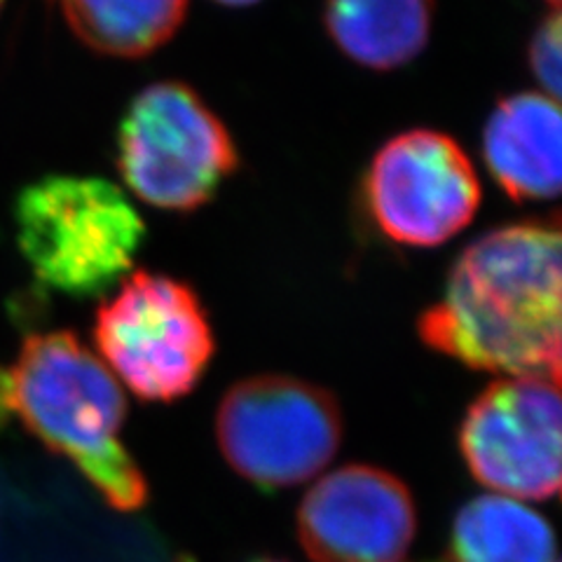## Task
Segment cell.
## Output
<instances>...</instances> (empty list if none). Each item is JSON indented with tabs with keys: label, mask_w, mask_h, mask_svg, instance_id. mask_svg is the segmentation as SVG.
Instances as JSON below:
<instances>
[{
	"label": "cell",
	"mask_w": 562,
	"mask_h": 562,
	"mask_svg": "<svg viewBox=\"0 0 562 562\" xmlns=\"http://www.w3.org/2000/svg\"><path fill=\"white\" fill-rule=\"evenodd\" d=\"M560 231L497 227L454 260L441 301L419 316L425 345L476 371L560 382Z\"/></svg>",
	"instance_id": "obj_1"
},
{
	"label": "cell",
	"mask_w": 562,
	"mask_h": 562,
	"mask_svg": "<svg viewBox=\"0 0 562 562\" xmlns=\"http://www.w3.org/2000/svg\"><path fill=\"white\" fill-rule=\"evenodd\" d=\"M10 406L117 512H136L148 483L120 431L127 401L115 375L68 330L26 338L10 368Z\"/></svg>",
	"instance_id": "obj_2"
},
{
	"label": "cell",
	"mask_w": 562,
	"mask_h": 562,
	"mask_svg": "<svg viewBox=\"0 0 562 562\" xmlns=\"http://www.w3.org/2000/svg\"><path fill=\"white\" fill-rule=\"evenodd\" d=\"M16 237L35 279L68 295H97L125 274L146 225L113 183L47 176L14 206Z\"/></svg>",
	"instance_id": "obj_3"
},
{
	"label": "cell",
	"mask_w": 562,
	"mask_h": 562,
	"mask_svg": "<svg viewBox=\"0 0 562 562\" xmlns=\"http://www.w3.org/2000/svg\"><path fill=\"white\" fill-rule=\"evenodd\" d=\"M237 146L218 115L183 82H155L122 120L117 167L138 200L192 211L237 169Z\"/></svg>",
	"instance_id": "obj_4"
},
{
	"label": "cell",
	"mask_w": 562,
	"mask_h": 562,
	"mask_svg": "<svg viewBox=\"0 0 562 562\" xmlns=\"http://www.w3.org/2000/svg\"><path fill=\"white\" fill-rule=\"evenodd\" d=\"M94 340L140 401H176L195 390L214 357V330L183 281L134 272L97 312Z\"/></svg>",
	"instance_id": "obj_5"
},
{
	"label": "cell",
	"mask_w": 562,
	"mask_h": 562,
	"mask_svg": "<svg viewBox=\"0 0 562 562\" xmlns=\"http://www.w3.org/2000/svg\"><path fill=\"white\" fill-rule=\"evenodd\" d=\"M216 438L239 476L284 490L314 479L336 457L342 415L322 386L289 375H256L221 398Z\"/></svg>",
	"instance_id": "obj_6"
},
{
	"label": "cell",
	"mask_w": 562,
	"mask_h": 562,
	"mask_svg": "<svg viewBox=\"0 0 562 562\" xmlns=\"http://www.w3.org/2000/svg\"><path fill=\"white\" fill-rule=\"evenodd\" d=\"M366 204L396 244L438 246L462 233L481 204V181L462 146L434 130H411L378 150Z\"/></svg>",
	"instance_id": "obj_7"
},
{
	"label": "cell",
	"mask_w": 562,
	"mask_h": 562,
	"mask_svg": "<svg viewBox=\"0 0 562 562\" xmlns=\"http://www.w3.org/2000/svg\"><path fill=\"white\" fill-rule=\"evenodd\" d=\"M560 394L543 378H504L471 403L460 450L473 479L512 499H549L560 487Z\"/></svg>",
	"instance_id": "obj_8"
},
{
	"label": "cell",
	"mask_w": 562,
	"mask_h": 562,
	"mask_svg": "<svg viewBox=\"0 0 562 562\" xmlns=\"http://www.w3.org/2000/svg\"><path fill=\"white\" fill-rule=\"evenodd\" d=\"M415 527L406 483L363 464L326 473L297 512V537L314 562H398Z\"/></svg>",
	"instance_id": "obj_9"
},
{
	"label": "cell",
	"mask_w": 562,
	"mask_h": 562,
	"mask_svg": "<svg viewBox=\"0 0 562 562\" xmlns=\"http://www.w3.org/2000/svg\"><path fill=\"white\" fill-rule=\"evenodd\" d=\"M560 105L543 92H520L492 111L483 153L490 173L514 200H551L560 192Z\"/></svg>",
	"instance_id": "obj_10"
},
{
	"label": "cell",
	"mask_w": 562,
	"mask_h": 562,
	"mask_svg": "<svg viewBox=\"0 0 562 562\" xmlns=\"http://www.w3.org/2000/svg\"><path fill=\"white\" fill-rule=\"evenodd\" d=\"M324 20L330 38L349 59L392 70L425 49L434 0H324Z\"/></svg>",
	"instance_id": "obj_11"
},
{
	"label": "cell",
	"mask_w": 562,
	"mask_h": 562,
	"mask_svg": "<svg viewBox=\"0 0 562 562\" xmlns=\"http://www.w3.org/2000/svg\"><path fill=\"white\" fill-rule=\"evenodd\" d=\"M553 553L547 518L512 497L471 499L452 525L454 562H555Z\"/></svg>",
	"instance_id": "obj_12"
},
{
	"label": "cell",
	"mask_w": 562,
	"mask_h": 562,
	"mask_svg": "<svg viewBox=\"0 0 562 562\" xmlns=\"http://www.w3.org/2000/svg\"><path fill=\"white\" fill-rule=\"evenodd\" d=\"M68 26L99 55L136 59L173 38L188 0H61Z\"/></svg>",
	"instance_id": "obj_13"
},
{
	"label": "cell",
	"mask_w": 562,
	"mask_h": 562,
	"mask_svg": "<svg viewBox=\"0 0 562 562\" xmlns=\"http://www.w3.org/2000/svg\"><path fill=\"white\" fill-rule=\"evenodd\" d=\"M560 14L553 12L537 29L530 45V68L543 87V94L558 101L560 94Z\"/></svg>",
	"instance_id": "obj_14"
},
{
	"label": "cell",
	"mask_w": 562,
	"mask_h": 562,
	"mask_svg": "<svg viewBox=\"0 0 562 562\" xmlns=\"http://www.w3.org/2000/svg\"><path fill=\"white\" fill-rule=\"evenodd\" d=\"M12 415L10 406V373L5 368H0V429L8 425V419Z\"/></svg>",
	"instance_id": "obj_15"
},
{
	"label": "cell",
	"mask_w": 562,
	"mask_h": 562,
	"mask_svg": "<svg viewBox=\"0 0 562 562\" xmlns=\"http://www.w3.org/2000/svg\"><path fill=\"white\" fill-rule=\"evenodd\" d=\"M216 3H223V5H251V3H258V0H216Z\"/></svg>",
	"instance_id": "obj_16"
},
{
	"label": "cell",
	"mask_w": 562,
	"mask_h": 562,
	"mask_svg": "<svg viewBox=\"0 0 562 562\" xmlns=\"http://www.w3.org/2000/svg\"><path fill=\"white\" fill-rule=\"evenodd\" d=\"M258 562H281V560H258Z\"/></svg>",
	"instance_id": "obj_17"
},
{
	"label": "cell",
	"mask_w": 562,
	"mask_h": 562,
	"mask_svg": "<svg viewBox=\"0 0 562 562\" xmlns=\"http://www.w3.org/2000/svg\"><path fill=\"white\" fill-rule=\"evenodd\" d=\"M549 3L555 8V5H558V0H549Z\"/></svg>",
	"instance_id": "obj_18"
},
{
	"label": "cell",
	"mask_w": 562,
	"mask_h": 562,
	"mask_svg": "<svg viewBox=\"0 0 562 562\" xmlns=\"http://www.w3.org/2000/svg\"><path fill=\"white\" fill-rule=\"evenodd\" d=\"M0 8H3V0H0Z\"/></svg>",
	"instance_id": "obj_19"
}]
</instances>
